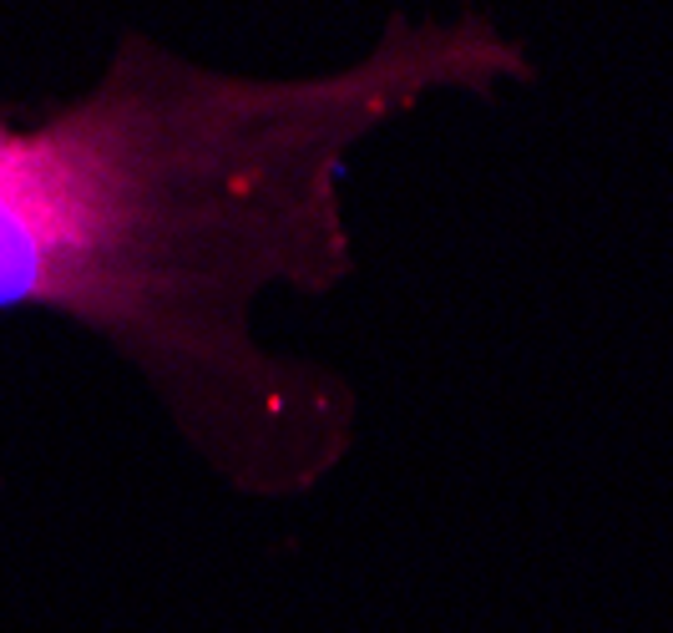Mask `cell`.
I'll use <instances>...</instances> for the list:
<instances>
[{
  "label": "cell",
  "instance_id": "1",
  "mask_svg": "<svg viewBox=\"0 0 673 633\" xmlns=\"http://www.w3.org/2000/svg\"><path fill=\"white\" fill-rule=\"evenodd\" d=\"M501 71L486 31H406L350 77L268 87L122 31L87 91L26 122L0 107V320L97 340L223 477H309L330 396L254 349L248 299L340 269L334 157L355 132Z\"/></svg>",
  "mask_w": 673,
  "mask_h": 633
}]
</instances>
